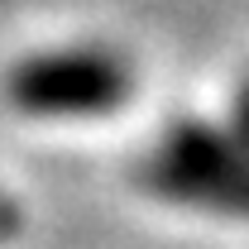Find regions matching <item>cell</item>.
<instances>
[{
    "mask_svg": "<svg viewBox=\"0 0 249 249\" xmlns=\"http://www.w3.org/2000/svg\"><path fill=\"white\" fill-rule=\"evenodd\" d=\"M15 96L43 115H62V110L91 115L124 96V72L120 62L96 58V53H58V58L24 67L15 82Z\"/></svg>",
    "mask_w": 249,
    "mask_h": 249,
    "instance_id": "cell-1",
    "label": "cell"
},
{
    "mask_svg": "<svg viewBox=\"0 0 249 249\" xmlns=\"http://www.w3.org/2000/svg\"><path fill=\"white\" fill-rule=\"evenodd\" d=\"M158 178L187 196H206L220 206H249V168H240L211 134H196V129H187L182 139L168 144Z\"/></svg>",
    "mask_w": 249,
    "mask_h": 249,
    "instance_id": "cell-2",
    "label": "cell"
}]
</instances>
